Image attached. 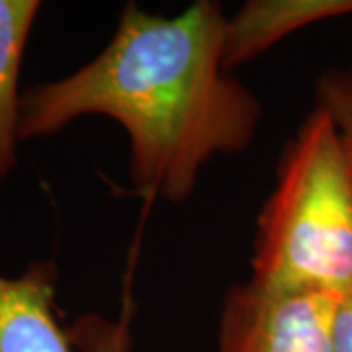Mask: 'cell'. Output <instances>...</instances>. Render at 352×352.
Returning a JSON list of instances; mask_svg holds the SVG:
<instances>
[{
    "instance_id": "obj_1",
    "label": "cell",
    "mask_w": 352,
    "mask_h": 352,
    "mask_svg": "<svg viewBox=\"0 0 352 352\" xmlns=\"http://www.w3.org/2000/svg\"><path fill=\"white\" fill-rule=\"evenodd\" d=\"M227 16L196 0L176 16L127 2L108 45L63 78L25 88L20 139L57 135L102 116L126 131L129 176L145 200L194 194L215 157L247 151L263 104L223 59Z\"/></svg>"
},
{
    "instance_id": "obj_2",
    "label": "cell",
    "mask_w": 352,
    "mask_h": 352,
    "mask_svg": "<svg viewBox=\"0 0 352 352\" xmlns=\"http://www.w3.org/2000/svg\"><path fill=\"white\" fill-rule=\"evenodd\" d=\"M249 282L280 294H342L352 284V159L319 106L282 151L256 219Z\"/></svg>"
},
{
    "instance_id": "obj_3",
    "label": "cell",
    "mask_w": 352,
    "mask_h": 352,
    "mask_svg": "<svg viewBox=\"0 0 352 352\" xmlns=\"http://www.w3.org/2000/svg\"><path fill=\"white\" fill-rule=\"evenodd\" d=\"M57 264L38 258L22 274L0 272V352H129L131 317L98 315L65 325L57 307Z\"/></svg>"
},
{
    "instance_id": "obj_4",
    "label": "cell",
    "mask_w": 352,
    "mask_h": 352,
    "mask_svg": "<svg viewBox=\"0 0 352 352\" xmlns=\"http://www.w3.org/2000/svg\"><path fill=\"white\" fill-rule=\"evenodd\" d=\"M340 294H280L249 280L227 289L215 352H331Z\"/></svg>"
},
{
    "instance_id": "obj_5",
    "label": "cell",
    "mask_w": 352,
    "mask_h": 352,
    "mask_svg": "<svg viewBox=\"0 0 352 352\" xmlns=\"http://www.w3.org/2000/svg\"><path fill=\"white\" fill-rule=\"evenodd\" d=\"M349 14L352 0H247L226 20V65L235 71L303 28Z\"/></svg>"
},
{
    "instance_id": "obj_6",
    "label": "cell",
    "mask_w": 352,
    "mask_h": 352,
    "mask_svg": "<svg viewBox=\"0 0 352 352\" xmlns=\"http://www.w3.org/2000/svg\"><path fill=\"white\" fill-rule=\"evenodd\" d=\"M39 10L38 0H0V186L18 164L20 73Z\"/></svg>"
},
{
    "instance_id": "obj_7",
    "label": "cell",
    "mask_w": 352,
    "mask_h": 352,
    "mask_svg": "<svg viewBox=\"0 0 352 352\" xmlns=\"http://www.w3.org/2000/svg\"><path fill=\"white\" fill-rule=\"evenodd\" d=\"M315 106L331 113L352 159V67H331L317 76Z\"/></svg>"
},
{
    "instance_id": "obj_8",
    "label": "cell",
    "mask_w": 352,
    "mask_h": 352,
    "mask_svg": "<svg viewBox=\"0 0 352 352\" xmlns=\"http://www.w3.org/2000/svg\"><path fill=\"white\" fill-rule=\"evenodd\" d=\"M331 352H352V284L340 294L335 309Z\"/></svg>"
}]
</instances>
